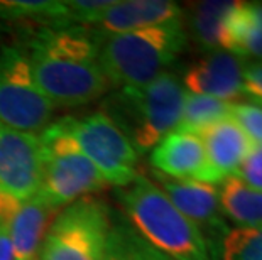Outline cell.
<instances>
[{"label": "cell", "mask_w": 262, "mask_h": 260, "mask_svg": "<svg viewBox=\"0 0 262 260\" xmlns=\"http://www.w3.org/2000/svg\"><path fill=\"white\" fill-rule=\"evenodd\" d=\"M41 140L44 146V176L39 195L44 200L61 209L108 186L61 122L44 129Z\"/></svg>", "instance_id": "5"}, {"label": "cell", "mask_w": 262, "mask_h": 260, "mask_svg": "<svg viewBox=\"0 0 262 260\" xmlns=\"http://www.w3.org/2000/svg\"><path fill=\"white\" fill-rule=\"evenodd\" d=\"M235 178L244 181L245 184L254 187V190L262 191V146L252 147L247 157L238 168Z\"/></svg>", "instance_id": "25"}, {"label": "cell", "mask_w": 262, "mask_h": 260, "mask_svg": "<svg viewBox=\"0 0 262 260\" xmlns=\"http://www.w3.org/2000/svg\"><path fill=\"white\" fill-rule=\"evenodd\" d=\"M183 19V9L169 0H122L114 2L97 24L108 36L141 31Z\"/></svg>", "instance_id": "15"}, {"label": "cell", "mask_w": 262, "mask_h": 260, "mask_svg": "<svg viewBox=\"0 0 262 260\" xmlns=\"http://www.w3.org/2000/svg\"><path fill=\"white\" fill-rule=\"evenodd\" d=\"M152 174L161 191L169 198V201L189 221H193L198 226L215 257V248L220 247L222 250V242L230 231L224 217H222L220 195L216 186L200 181L172 179L154 169Z\"/></svg>", "instance_id": "10"}, {"label": "cell", "mask_w": 262, "mask_h": 260, "mask_svg": "<svg viewBox=\"0 0 262 260\" xmlns=\"http://www.w3.org/2000/svg\"><path fill=\"white\" fill-rule=\"evenodd\" d=\"M112 4L114 0H68L70 24H97Z\"/></svg>", "instance_id": "23"}, {"label": "cell", "mask_w": 262, "mask_h": 260, "mask_svg": "<svg viewBox=\"0 0 262 260\" xmlns=\"http://www.w3.org/2000/svg\"><path fill=\"white\" fill-rule=\"evenodd\" d=\"M235 2H219V0H206L189 5L188 27L193 39L200 46L210 51L220 48L222 26L228 12L233 9Z\"/></svg>", "instance_id": "19"}, {"label": "cell", "mask_w": 262, "mask_h": 260, "mask_svg": "<svg viewBox=\"0 0 262 260\" xmlns=\"http://www.w3.org/2000/svg\"><path fill=\"white\" fill-rule=\"evenodd\" d=\"M180 78L164 71L142 88H124L108 98L103 112L124 132L134 149L146 152L176 130L186 100Z\"/></svg>", "instance_id": "4"}, {"label": "cell", "mask_w": 262, "mask_h": 260, "mask_svg": "<svg viewBox=\"0 0 262 260\" xmlns=\"http://www.w3.org/2000/svg\"><path fill=\"white\" fill-rule=\"evenodd\" d=\"M183 81L191 95L219 98L227 103L244 97V68L232 53L211 51L189 66Z\"/></svg>", "instance_id": "11"}, {"label": "cell", "mask_w": 262, "mask_h": 260, "mask_svg": "<svg viewBox=\"0 0 262 260\" xmlns=\"http://www.w3.org/2000/svg\"><path fill=\"white\" fill-rule=\"evenodd\" d=\"M105 260H171L156 250L129 223L112 221Z\"/></svg>", "instance_id": "21"}, {"label": "cell", "mask_w": 262, "mask_h": 260, "mask_svg": "<svg viewBox=\"0 0 262 260\" xmlns=\"http://www.w3.org/2000/svg\"><path fill=\"white\" fill-rule=\"evenodd\" d=\"M59 122L107 184L124 187L137 178V151L103 110Z\"/></svg>", "instance_id": "8"}, {"label": "cell", "mask_w": 262, "mask_h": 260, "mask_svg": "<svg viewBox=\"0 0 262 260\" xmlns=\"http://www.w3.org/2000/svg\"><path fill=\"white\" fill-rule=\"evenodd\" d=\"M220 208L241 228L262 226V191L254 190L235 176L222 182Z\"/></svg>", "instance_id": "17"}, {"label": "cell", "mask_w": 262, "mask_h": 260, "mask_svg": "<svg viewBox=\"0 0 262 260\" xmlns=\"http://www.w3.org/2000/svg\"><path fill=\"white\" fill-rule=\"evenodd\" d=\"M183 20L107 36L100 44V66L108 85L142 88L163 75L186 46Z\"/></svg>", "instance_id": "3"}, {"label": "cell", "mask_w": 262, "mask_h": 260, "mask_svg": "<svg viewBox=\"0 0 262 260\" xmlns=\"http://www.w3.org/2000/svg\"><path fill=\"white\" fill-rule=\"evenodd\" d=\"M110 228L108 208L90 196L81 198L54 218L39 260H105Z\"/></svg>", "instance_id": "6"}, {"label": "cell", "mask_w": 262, "mask_h": 260, "mask_svg": "<svg viewBox=\"0 0 262 260\" xmlns=\"http://www.w3.org/2000/svg\"><path fill=\"white\" fill-rule=\"evenodd\" d=\"M129 225L171 260H215L208 242L161 187L142 174L117 193Z\"/></svg>", "instance_id": "2"}, {"label": "cell", "mask_w": 262, "mask_h": 260, "mask_svg": "<svg viewBox=\"0 0 262 260\" xmlns=\"http://www.w3.org/2000/svg\"><path fill=\"white\" fill-rule=\"evenodd\" d=\"M203 142L208 162L210 184L216 186L235 176L254 144L232 117L208 127L198 135Z\"/></svg>", "instance_id": "13"}, {"label": "cell", "mask_w": 262, "mask_h": 260, "mask_svg": "<svg viewBox=\"0 0 262 260\" xmlns=\"http://www.w3.org/2000/svg\"><path fill=\"white\" fill-rule=\"evenodd\" d=\"M230 117H232V103L219 100V98L188 93L176 130L185 132V134L200 135L208 127Z\"/></svg>", "instance_id": "20"}, {"label": "cell", "mask_w": 262, "mask_h": 260, "mask_svg": "<svg viewBox=\"0 0 262 260\" xmlns=\"http://www.w3.org/2000/svg\"><path fill=\"white\" fill-rule=\"evenodd\" d=\"M220 48L233 56H262V2H235L222 26Z\"/></svg>", "instance_id": "16"}, {"label": "cell", "mask_w": 262, "mask_h": 260, "mask_svg": "<svg viewBox=\"0 0 262 260\" xmlns=\"http://www.w3.org/2000/svg\"><path fill=\"white\" fill-rule=\"evenodd\" d=\"M232 119L245 132L250 142L262 146V107L252 103L232 105Z\"/></svg>", "instance_id": "24"}, {"label": "cell", "mask_w": 262, "mask_h": 260, "mask_svg": "<svg viewBox=\"0 0 262 260\" xmlns=\"http://www.w3.org/2000/svg\"><path fill=\"white\" fill-rule=\"evenodd\" d=\"M54 112L32 76L26 48L0 49V124L32 132L49 127Z\"/></svg>", "instance_id": "7"}, {"label": "cell", "mask_w": 262, "mask_h": 260, "mask_svg": "<svg viewBox=\"0 0 262 260\" xmlns=\"http://www.w3.org/2000/svg\"><path fill=\"white\" fill-rule=\"evenodd\" d=\"M61 211L39 195L19 204L9 220L14 260H39L44 239L54 218Z\"/></svg>", "instance_id": "14"}, {"label": "cell", "mask_w": 262, "mask_h": 260, "mask_svg": "<svg viewBox=\"0 0 262 260\" xmlns=\"http://www.w3.org/2000/svg\"><path fill=\"white\" fill-rule=\"evenodd\" d=\"M42 176L41 135L0 124V193L24 203L39 193Z\"/></svg>", "instance_id": "9"}, {"label": "cell", "mask_w": 262, "mask_h": 260, "mask_svg": "<svg viewBox=\"0 0 262 260\" xmlns=\"http://www.w3.org/2000/svg\"><path fill=\"white\" fill-rule=\"evenodd\" d=\"M0 19L26 24H44L46 29L71 26L64 0H0Z\"/></svg>", "instance_id": "18"}, {"label": "cell", "mask_w": 262, "mask_h": 260, "mask_svg": "<svg viewBox=\"0 0 262 260\" xmlns=\"http://www.w3.org/2000/svg\"><path fill=\"white\" fill-rule=\"evenodd\" d=\"M19 201H15L14 198H10L7 195H2L0 193V225L4 221H9L12 218V215L15 213V209L19 208Z\"/></svg>", "instance_id": "28"}, {"label": "cell", "mask_w": 262, "mask_h": 260, "mask_svg": "<svg viewBox=\"0 0 262 260\" xmlns=\"http://www.w3.org/2000/svg\"><path fill=\"white\" fill-rule=\"evenodd\" d=\"M103 37L81 26L37 31L27 46L32 76L53 107H80L108 90L98 53Z\"/></svg>", "instance_id": "1"}, {"label": "cell", "mask_w": 262, "mask_h": 260, "mask_svg": "<svg viewBox=\"0 0 262 260\" xmlns=\"http://www.w3.org/2000/svg\"><path fill=\"white\" fill-rule=\"evenodd\" d=\"M0 260H14L12 242L9 235V221L0 225Z\"/></svg>", "instance_id": "27"}, {"label": "cell", "mask_w": 262, "mask_h": 260, "mask_svg": "<svg viewBox=\"0 0 262 260\" xmlns=\"http://www.w3.org/2000/svg\"><path fill=\"white\" fill-rule=\"evenodd\" d=\"M150 164L154 171L168 178L210 184L206 152L198 135L171 132L154 147Z\"/></svg>", "instance_id": "12"}, {"label": "cell", "mask_w": 262, "mask_h": 260, "mask_svg": "<svg viewBox=\"0 0 262 260\" xmlns=\"http://www.w3.org/2000/svg\"><path fill=\"white\" fill-rule=\"evenodd\" d=\"M244 95L262 103V64H249L244 68Z\"/></svg>", "instance_id": "26"}, {"label": "cell", "mask_w": 262, "mask_h": 260, "mask_svg": "<svg viewBox=\"0 0 262 260\" xmlns=\"http://www.w3.org/2000/svg\"><path fill=\"white\" fill-rule=\"evenodd\" d=\"M220 260H262V226L228 231L222 242Z\"/></svg>", "instance_id": "22"}]
</instances>
